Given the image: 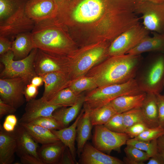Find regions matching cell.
I'll use <instances>...</instances> for the list:
<instances>
[{
	"label": "cell",
	"mask_w": 164,
	"mask_h": 164,
	"mask_svg": "<svg viewBox=\"0 0 164 164\" xmlns=\"http://www.w3.org/2000/svg\"><path fill=\"white\" fill-rule=\"evenodd\" d=\"M87 112L93 126L104 125L117 113L109 103Z\"/></svg>",
	"instance_id": "83f0119b"
},
{
	"label": "cell",
	"mask_w": 164,
	"mask_h": 164,
	"mask_svg": "<svg viewBox=\"0 0 164 164\" xmlns=\"http://www.w3.org/2000/svg\"><path fill=\"white\" fill-rule=\"evenodd\" d=\"M146 93L122 95L111 101L109 103L117 113H121L142 106Z\"/></svg>",
	"instance_id": "d6986e66"
},
{
	"label": "cell",
	"mask_w": 164,
	"mask_h": 164,
	"mask_svg": "<svg viewBox=\"0 0 164 164\" xmlns=\"http://www.w3.org/2000/svg\"><path fill=\"white\" fill-rule=\"evenodd\" d=\"M150 128L145 124L139 123L127 128L125 131L130 138H135Z\"/></svg>",
	"instance_id": "74e56055"
},
{
	"label": "cell",
	"mask_w": 164,
	"mask_h": 164,
	"mask_svg": "<svg viewBox=\"0 0 164 164\" xmlns=\"http://www.w3.org/2000/svg\"><path fill=\"white\" fill-rule=\"evenodd\" d=\"M43 79L44 89L42 97L48 101L59 92L68 87L72 80L68 73L63 71H56L42 76Z\"/></svg>",
	"instance_id": "9a60e30c"
},
{
	"label": "cell",
	"mask_w": 164,
	"mask_h": 164,
	"mask_svg": "<svg viewBox=\"0 0 164 164\" xmlns=\"http://www.w3.org/2000/svg\"><path fill=\"white\" fill-rule=\"evenodd\" d=\"M55 19L35 23L31 32L35 48L54 55L68 57L75 50L64 29Z\"/></svg>",
	"instance_id": "7a4b0ae2"
},
{
	"label": "cell",
	"mask_w": 164,
	"mask_h": 164,
	"mask_svg": "<svg viewBox=\"0 0 164 164\" xmlns=\"http://www.w3.org/2000/svg\"><path fill=\"white\" fill-rule=\"evenodd\" d=\"M38 93V87L31 83L27 84L25 89L24 94L26 101L28 102L35 99Z\"/></svg>",
	"instance_id": "60d3db41"
},
{
	"label": "cell",
	"mask_w": 164,
	"mask_h": 164,
	"mask_svg": "<svg viewBox=\"0 0 164 164\" xmlns=\"http://www.w3.org/2000/svg\"><path fill=\"white\" fill-rule=\"evenodd\" d=\"M82 164H123L124 161L99 150L86 143L80 156Z\"/></svg>",
	"instance_id": "2e32d148"
},
{
	"label": "cell",
	"mask_w": 164,
	"mask_h": 164,
	"mask_svg": "<svg viewBox=\"0 0 164 164\" xmlns=\"http://www.w3.org/2000/svg\"><path fill=\"white\" fill-rule=\"evenodd\" d=\"M66 146L60 141L42 145L39 148V157L44 164H58Z\"/></svg>",
	"instance_id": "603a6c76"
},
{
	"label": "cell",
	"mask_w": 164,
	"mask_h": 164,
	"mask_svg": "<svg viewBox=\"0 0 164 164\" xmlns=\"http://www.w3.org/2000/svg\"><path fill=\"white\" fill-rule=\"evenodd\" d=\"M84 95L82 94L78 101L73 106H63L55 110L53 114V117L56 119L63 128L69 126L70 123L76 119L83 105Z\"/></svg>",
	"instance_id": "cb8c5ba5"
},
{
	"label": "cell",
	"mask_w": 164,
	"mask_h": 164,
	"mask_svg": "<svg viewBox=\"0 0 164 164\" xmlns=\"http://www.w3.org/2000/svg\"><path fill=\"white\" fill-rule=\"evenodd\" d=\"M110 44L105 42L75 50L68 57L67 73L72 80L86 75L93 67L109 57Z\"/></svg>",
	"instance_id": "3957f363"
},
{
	"label": "cell",
	"mask_w": 164,
	"mask_h": 164,
	"mask_svg": "<svg viewBox=\"0 0 164 164\" xmlns=\"http://www.w3.org/2000/svg\"><path fill=\"white\" fill-rule=\"evenodd\" d=\"M123 114L125 131L132 125L139 123H145L150 128L141 108L128 111L123 113Z\"/></svg>",
	"instance_id": "836d02e7"
},
{
	"label": "cell",
	"mask_w": 164,
	"mask_h": 164,
	"mask_svg": "<svg viewBox=\"0 0 164 164\" xmlns=\"http://www.w3.org/2000/svg\"><path fill=\"white\" fill-rule=\"evenodd\" d=\"M73 159L69 148L66 146L64 149L58 164H77Z\"/></svg>",
	"instance_id": "b9f144b4"
},
{
	"label": "cell",
	"mask_w": 164,
	"mask_h": 164,
	"mask_svg": "<svg viewBox=\"0 0 164 164\" xmlns=\"http://www.w3.org/2000/svg\"><path fill=\"white\" fill-rule=\"evenodd\" d=\"M84 112L83 108L76 119L74 122L70 126L61 129L52 131L57 137L69 149L74 161L78 164L76 159V149L75 140L77 136V125L80 118Z\"/></svg>",
	"instance_id": "7402d4cb"
},
{
	"label": "cell",
	"mask_w": 164,
	"mask_h": 164,
	"mask_svg": "<svg viewBox=\"0 0 164 164\" xmlns=\"http://www.w3.org/2000/svg\"><path fill=\"white\" fill-rule=\"evenodd\" d=\"M104 125L112 131L125 133L123 113L115 114Z\"/></svg>",
	"instance_id": "8d00e7d4"
},
{
	"label": "cell",
	"mask_w": 164,
	"mask_h": 164,
	"mask_svg": "<svg viewBox=\"0 0 164 164\" xmlns=\"http://www.w3.org/2000/svg\"><path fill=\"white\" fill-rule=\"evenodd\" d=\"M27 84L20 77L0 78V99L17 109L26 101L24 92Z\"/></svg>",
	"instance_id": "8fae6325"
},
{
	"label": "cell",
	"mask_w": 164,
	"mask_h": 164,
	"mask_svg": "<svg viewBox=\"0 0 164 164\" xmlns=\"http://www.w3.org/2000/svg\"><path fill=\"white\" fill-rule=\"evenodd\" d=\"M157 140L147 141L135 138H130L128 140L126 144L133 146L146 152L151 157L158 153Z\"/></svg>",
	"instance_id": "d6a6232c"
},
{
	"label": "cell",
	"mask_w": 164,
	"mask_h": 164,
	"mask_svg": "<svg viewBox=\"0 0 164 164\" xmlns=\"http://www.w3.org/2000/svg\"><path fill=\"white\" fill-rule=\"evenodd\" d=\"M143 1H148L155 3H161L164 2V0H142Z\"/></svg>",
	"instance_id": "681fc988"
},
{
	"label": "cell",
	"mask_w": 164,
	"mask_h": 164,
	"mask_svg": "<svg viewBox=\"0 0 164 164\" xmlns=\"http://www.w3.org/2000/svg\"><path fill=\"white\" fill-rule=\"evenodd\" d=\"M20 161L23 164H44L40 159L33 155L24 154L19 157Z\"/></svg>",
	"instance_id": "7bdbcfd3"
},
{
	"label": "cell",
	"mask_w": 164,
	"mask_h": 164,
	"mask_svg": "<svg viewBox=\"0 0 164 164\" xmlns=\"http://www.w3.org/2000/svg\"><path fill=\"white\" fill-rule=\"evenodd\" d=\"M25 11L36 23L55 18L57 14L58 5L56 0H28Z\"/></svg>",
	"instance_id": "4fadbf2b"
},
{
	"label": "cell",
	"mask_w": 164,
	"mask_h": 164,
	"mask_svg": "<svg viewBox=\"0 0 164 164\" xmlns=\"http://www.w3.org/2000/svg\"><path fill=\"white\" fill-rule=\"evenodd\" d=\"M35 48L31 32L17 35L12 42L11 50L14 60L23 59L27 57Z\"/></svg>",
	"instance_id": "44dd1931"
},
{
	"label": "cell",
	"mask_w": 164,
	"mask_h": 164,
	"mask_svg": "<svg viewBox=\"0 0 164 164\" xmlns=\"http://www.w3.org/2000/svg\"><path fill=\"white\" fill-rule=\"evenodd\" d=\"M141 109L150 128L159 125L156 95L147 93Z\"/></svg>",
	"instance_id": "4316f807"
},
{
	"label": "cell",
	"mask_w": 164,
	"mask_h": 164,
	"mask_svg": "<svg viewBox=\"0 0 164 164\" xmlns=\"http://www.w3.org/2000/svg\"><path fill=\"white\" fill-rule=\"evenodd\" d=\"M124 150L126 155L123 159L125 163L142 164L150 158L146 152L131 145H127Z\"/></svg>",
	"instance_id": "4dcf8cb0"
},
{
	"label": "cell",
	"mask_w": 164,
	"mask_h": 164,
	"mask_svg": "<svg viewBox=\"0 0 164 164\" xmlns=\"http://www.w3.org/2000/svg\"><path fill=\"white\" fill-rule=\"evenodd\" d=\"M17 123L16 116L13 114L8 115L3 123L2 127L5 131L11 132L15 130Z\"/></svg>",
	"instance_id": "f35d334b"
},
{
	"label": "cell",
	"mask_w": 164,
	"mask_h": 164,
	"mask_svg": "<svg viewBox=\"0 0 164 164\" xmlns=\"http://www.w3.org/2000/svg\"><path fill=\"white\" fill-rule=\"evenodd\" d=\"M155 95L158 109L159 124L164 128V98L160 93Z\"/></svg>",
	"instance_id": "ab89813d"
},
{
	"label": "cell",
	"mask_w": 164,
	"mask_h": 164,
	"mask_svg": "<svg viewBox=\"0 0 164 164\" xmlns=\"http://www.w3.org/2000/svg\"><path fill=\"white\" fill-rule=\"evenodd\" d=\"M136 12L141 15L143 25L148 30L164 34V2L140 0Z\"/></svg>",
	"instance_id": "8992f818"
},
{
	"label": "cell",
	"mask_w": 164,
	"mask_h": 164,
	"mask_svg": "<svg viewBox=\"0 0 164 164\" xmlns=\"http://www.w3.org/2000/svg\"><path fill=\"white\" fill-rule=\"evenodd\" d=\"M12 41L7 38L0 36V55L11 50Z\"/></svg>",
	"instance_id": "f6af8a7d"
},
{
	"label": "cell",
	"mask_w": 164,
	"mask_h": 164,
	"mask_svg": "<svg viewBox=\"0 0 164 164\" xmlns=\"http://www.w3.org/2000/svg\"><path fill=\"white\" fill-rule=\"evenodd\" d=\"M140 59V55L128 54L109 56L86 75L94 78L98 87L124 83L134 78Z\"/></svg>",
	"instance_id": "6da1fadb"
},
{
	"label": "cell",
	"mask_w": 164,
	"mask_h": 164,
	"mask_svg": "<svg viewBox=\"0 0 164 164\" xmlns=\"http://www.w3.org/2000/svg\"><path fill=\"white\" fill-rule=\"evenodd\" d=\"M148 67L140 80H137L138 85L147 93L160 94L164 86V54L157 56Z\"/></svg>",
	"instance_id": "ba28073f"
},
{
	"label": "cell",
	"mask_w": 164,
	"mask_h": 164,
	"mask_svg": "<svg viewBox=\"0 0 164 164\" xmlns=\"http://www.w3.org/2000/svg\"><path fill=\"white\" fill-rule=\"evenodd\" d=\"M157 142L158 152L164 160V135L158 138Z\"/></svg>",
	"instance_id": "7dc6e473"
},
{
	"label": "cell",
	"mask_w": 164,
	"mask_h": 164,
	"mask_svg": "<svg viewBox=\"0 0 164 164\" xmlns=\"http://www.w3.org/2000/svg\"><path fill=\"white\" fill-rule=\"evenodd\" d=\"M163 95V97L164 98V94L163 95Z\"/></svg>",
	"instance_id": "f907efd6"
},
{
	"label": "cell",
	"mask_w": 164,
	"mask_h": 164,
	"mask_svg": "<svg viewBox=\"0 0 164 164\" xmlns=\"http://www.w3.org/2000/svg\"><path fill=\"white\" fill-rule=\"evenodd\" d=\"M37 50L34 48L27 57L19 60L14 59L11 50L0 55V62L4 67L0 73V78L20 77L28 84L30 83L32 78L37 75L34 65Z\"/></svg>",
	"instance_id": "5b68a950"
},
{
	"label": "cell",
	"mask_w": 164,
	"mask_h": 164,
	"mask_svg": "<svg viewBox=\"0 0 164 164\" xmlns=\"http://www.w3.org/2000/svg\"><path fill=\"white\" fill-rule=\"evenodd\" d=\"M19 125L24 127L38 143L44 145L60 141L51 131L38 125L29 123Z\"/></svg>",
	"instance_id": "484cf974"
},
{
	"label": "cell",
	"mask_w": 164,
	"mask_h": 164,
	"mask_svg": "<svg viewBox=\"0 0 164 164\" xmlns=\"http://www.w3.org/2000/svg\"><path fill=\"white\" fill-rule=\"evenodd\" d=\"M163 85H164V83H163Z\"/></svg>",
	"instance_id": "816d5d0a"
},
{
	"label": "cell",
	"mask_w": 164,
	"mask_h": 164,
	"mask_svg": "<svg viewBox=\"0 0 164 164\" xmlns=\"http://www.w3.org/2000/svg\"><path fill=\"white\" fill-rule=\"evenodd\" d=\"M25 5L0 22V36L7 38L12 42L18 34L32 31L35 22L25 13Z\"/></svg>",
	"instance_id": "30bf717a"
},
{
	"label": "cell",
	"mask_w": 164,
	"mask_h": 164,
	"mask_svg": "<svg viewBox=\"0 0 164 164\" xmlns=\"http://www.w3.org/2000/svg\"><path fill=\"white\" fill-rule=\"evenodd\" d=\"M68 87L76 94L80 95L98 87L94 78L85 75L72 80Z\"/></svg>",
	"instance_id": "f546056e"
},
{
	"label": "cell",
	"mask_w": 164,
	"mask_h": 164,
	"mask_svg": "<svg viewBox=\"0 0 164 164\" xmlns=\"http://www.w3.org/2000/svg\"><path fill=\"white\" fill-rule=\"evenodd\" d=\"M14 132L17 141L16 153L18 155L19 157L23 154H29L39 158L38 154L39 148L38 143L33 139L25 128L19 125Z\"/></svg>",
	"instance_id": "ac0fdd59"
},
{
	"label": "cell",
	"mask_w": 164,
	"mask_h": 164,
	"mask_svg": "<svg viewBox=\"0 0 164 164\" xmlns=\"http://www.w3.org/2000/svg\"><path fill=\"white\" fill-rule=\"evenodd\" d=\"M30 83L38 87L44 83L43 78L42 76L37 75L32 78Z\"/></svg>",
	"instance_id": "c3c4849f"
},
{
	"label": "cell",
	"mask_w": 164,
	"mask_h": 164,
	"mask_svg": "<svg viewBox=\"0 0 164 164\" xmlns=\"http://www.w3.org/2000/svg\"><path fill=\"white\" fill-rule=\"evenodd\" d=\"M16 109L6 103L0 99V118L3 116L10 114H13L16 111Z\"/></svg>",
	"instance_id": "ee69618b"
},
{
	"label": "cell",
	"mask_w": 164,
	"mask_h": 164,
	"mask_svg": "<svg viewBox=\"0 0 164 164\" xmlns=\"http://www.w3.org/2000/svg\"><path fill=\"white\" fill-rule=\"evenodd\" d=\"M67 56L54 55L37 48L34 65L37 75L56 71L66 72Z\"/></svg>",
	"instance_id": "7c38bea8"
},
{
	"label": "cell",
	"mask_w": 164,
	"mask_h": 164,
	"mask_svg": "<svg viewBox=\"0 0 164 164\" xmlns=\"http://www.w3.org/2000/svg\"><path fill=\"white\" fill-rule=\"evenodd\" d=\"M149 32L140 23L125 31L110 43L108 49L109 56L126 54L149 35Z\"/></svg>",
	"instance_id": "52a82bcc"
},
{
	"label": "cell",
	"mask_w": 164,
	"mask_h": 164,
	"mask_svg": "<svg viewBox=\"0 0 164 164\" xmlns=\"http://www.w3.org/2000/svg\"><path fill=\"white\" fill-rule=\"evenodd\" d=\"M28 0H0V22H1L21 7Z\"/></svg>",
	"instance_id": "1f68e13d"
},
{
	"label": "cell",
	"mask_w": 164,
	"mask_h": 164,
	"mask_svg": "<svg viewBox=\"0 0 164 164\" xmlns=\"http://www.w3.org/2000/svg\"><path fill=\"white\" fill-rule=\"evenodd\" d=\"M147 164H164V160L158 153L151 157Z\"/></svg>",
	"instance_id": "bcb514c9"
},
{
	"label": "cell",
	"mask_w": 164,
	"mask_h": 164,
	"mask_svg": "<svg viewBox=\"0 0 164 164\" xmlns=\"http://www.w3.org/2000/svg\"><path fill=\"white\" fill-rule=\"evenodd\" d=\"M17 144L14 132L5 131L0 126V164H11L14 161Z\"/></svg>",
	"instance_id": "e0dca14e"
},
{
	"label": "cell",
	"mask_w": 164,
	"mask_h": 164,
	"mask_svg": "<svg viewBox=\"0 0 164 164\" xmlns=\"http://www.w3.org/2000/svg\"><path fill=\"white\" fill-rule=\"evenodd\" d=\"M143 92L134 78L122 83L98 87L85 95L83 109L88 112L105 105L119 96Z\"/></svg>",
	"instance_id": "277c9868"
},
{
	"label": "cell",
	"mask_w": 164,
	"mask_h": 164,
	"mask_svg": "<svg viewBox=\"0 0 164 164\" xmlns=\"http://www.w3.org/2000/svg\"><path fill=\"white\" fill-rule=\"evenodd\" d=\"M92 126L88 112L84 111L78 121L77 127L76 152L78 156H80L85 145L91 136Z\"/></svg>",
	"instance_id": "d4e9b609"
},
{
	"label": "cell",
	"mask_w": 164,
	"mask_h": 164,
	"mask_svg": "<svg viewBox=\"0 0 164 164\" xmlns=\"http://www.w3.org/2000/svg\"><path fill=\"white\" fill-rule=\"evenodd\" d=\"M62 107L51 104L42 97L33 99L27 102L25 112L19 119L18 124L29 123L42 117H52L55 110Z\"/></svg>",
	"instance_id": "5bb4252c"
},
{
	"label": "cell",
	"mask_w": 164,
	"mask_h": 164,
	"mask_svg": "<svg viewBox=\"0 0 164 164\" xmlns=\"http://www.w3.org/2000/svg\"><path fill=\"white\" fill-rule=\"evenodd\" d=\"M94 126L92 138L94 146L103 152L110 154L113 150L120 151L129 138L125 133L112 131L104 125Z\"/></svg>",
	"instance_id": "9c48e42d"
},
{
	"label": "cell",
	"mask_w": 164,
	"mask_h": 164,
	"mask_svg": "<svg viewBox=\"0 0 164 164\" xmlns=\"http://www.w3.org/2000/svg\"><path fill=\"white\" fill-rule=\"evenodd\" d=\"M82 94L77 95L67 87L59 92L48 102L53 105H60L62 107L71 106L78 101Z\"/></svg>",
	"instance_id": "f1b7e54d"
},
{
	"label": "cell",
	"mask_w": 164,
	"mask_h": 164,
	"mask_svg": "<svg viewBox=\"0 0 164 164\" xmlns=\"http://www.w3.org/2000/svg\"><path fill=\"white\" fill-rule=\"evenodd\" d=\"M151 51H164V34L153 32L152 36L149 35L144 37L126 54L139 55Z\"/></svg>",
	"instance_id": "ffe728a7"
},
{
	"label": "cell",
	"mask_w": 164,
	"mask_h": 164,
	"mask_svg": "<svg viewBox=\"0 0 164 164\" xmlns=\"http://www.w3.org/2000/svg\"><path fill=\"white\" fill-rule=\"evenodd\" d=\"M29 123L38 125L51 131L63 128L53 116L39 118Z\"/></svg>",
	"instance_id": "e575fe53"
},
{
	"label": "cell",
	"mask_w": 164,
	"mask_h": 164,
	"mask_svg": "<svg viewBox=\"0 0 164 164\" xmlns=\"http://www.w3.org/2000/svg\"><path fill=\"white\" fill-rule=\"evenodd\" d=\"M164 135V128L159 125L155 127L149 128L135 138L140 140L150 141L157 139Z\"/></svg>",
	"instance_id": "d590c367"
}]
</instances>
